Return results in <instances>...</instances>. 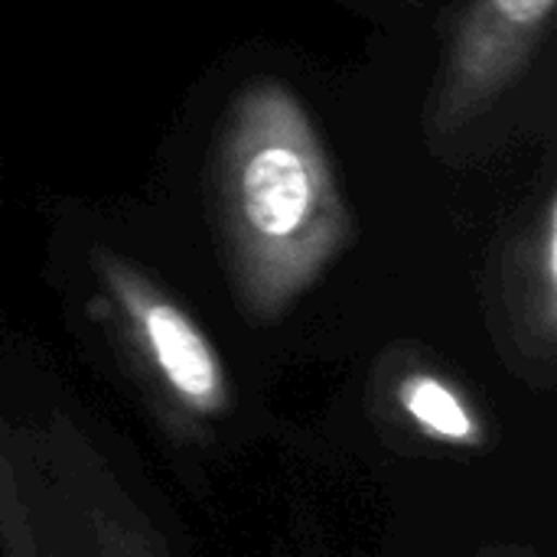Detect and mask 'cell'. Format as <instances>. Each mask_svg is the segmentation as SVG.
<instances>
[{
	"mask_svg": "<svg viewBox=\"0 0 557 557\" xmlns=\"http://www.w3.org/2000/svg\"><path fill=\"white\" fill-rule=\"evenodd\" d=\"M209 189L232 290L255 320L287 313L356 245L330 150L277 78H255L228 101Z\"/></svg>",
	"mask_w": 557,
	"mask_h": 557,
	"instance_id": "cell-1",
	"label": "cell"
},
{
	"mask_svg": "<svg viewBox=\"0 0 557 557\" xmlns=\"http://www.w3.org/2000/svg\"><path fill=\"white\" fill-rule=\"evenodd\" d=\"M16 454L59 555L166 557L160 535L72 428L55 421L39 437V457L33 447L20 444Z\"/></svg>",
	"mask_w": 557,
	"mask_h": 557,
	"instance_id": "cell-2",
	"label": "cell"
},
{
	"mask_svg": "<svg viewBox=\"0 0 557 557\" xmlns=\"http://www.w3.org/2000/svg\"><path fill=\"white\" fill-rule=\"evenodd\" d=\"M557 0H467L428 98L431 140L460 137L532 65Z\"/></svg>",
	"mask_w": 557,
	"mask_h": 557,
	"instance_id": "cell-3",
	"label": "cell"
},
{
	"mask_svg": "<svg viewBox=\"0 0 557 557\" xmlns=\"http://www.w3.org/2000/svg\"><path fill=\"white\" fill-rule=\"evenodd\" d=\"M95 271L127 343L163 392L189 414H222L228 408V379L199 323L127 258L98 248Z\"/></svg>",
	"mask_w": 557,
	"mask_h": 557,
	"instance_id": "cell-4",
	"label": "cell"
},
{
	"mask_svg": "<svg viewBox=\"0 0 557 557\" xmlns=\"http://www.w3.org/2000/svg\"><path fill=\"white\" fill-rule=\"evenodd\" d=\"M503 310L516 343L529 356L548 359L557 336V196L552 186L506 245Z\"/></svg>",
	"mask_w": 557,
	"mask_h": 557,
	"instance_id": "cell-5",
	"label": "cell"
},
{
	"mask_svg": "<svg viewBox=\"0 0 557 557\" xmlns=\"http://www.w3.org/2000/svg\"><path fill=\"white\" fill-rule=\"evenodd\" d=\"M0 557H62L42 525L7 431H0Z\"/></svg>",
	"mask_w": 557,
	"mask_h": 557,
	"instance_id": "cell-6",
	"label": "cell"
},
{
	"mask_svg": "<svg viewBox=\"0 0 557 557\" xmlns=\"http://www.w3.org/2000/svg\"><path fill=\"white\" fill-rule=\"evenodd\" d=\"M405 414L431 437L444 444H467L476 447L483 441V428L467 408V401L437 375L414 372L398 388Z\"/></svg>",
	"mask_w": 557,
	"mask_h": 557,
	"instance_id": "cell-7",
	"label": "cell"
}]
</instances>
